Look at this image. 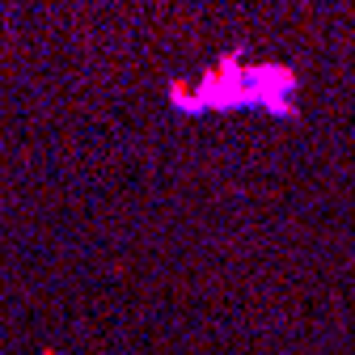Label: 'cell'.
I'll return each instance as SVG.
<instances>
[{
  "mask_svg": "<svg viewBox=\"0 0 355 355\" xmlns=\"http://www.w3.org/2000/svg\"><path fill=\"white\" fill-rule=\"evenodd\" d=\"M38 355H64V351H51V347H47V351H38Z\"/></svg>",
  "mask_w": 355,
  "mask_h": 355,
  "instance_id": "6da1fadb",
  "label": "cell"
}]
</instances>
